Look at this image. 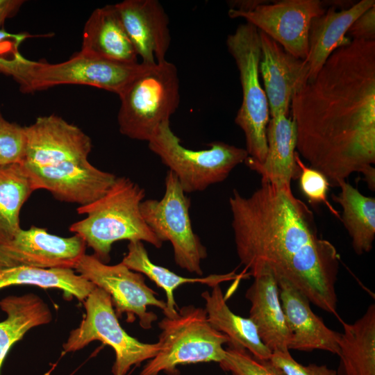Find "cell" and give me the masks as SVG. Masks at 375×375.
I'll list each match as a JSON object with an SVG mask.
<instances>
[{
	"instance_id": "11",
	"label": "cell",
	"mask_w": 375,
	"mask_h": 375,
	"mask_svg": "<svg viewBox=\"0 0 375 375\" xmlns=\"http://www.w3.org/2000/svg\"><path fill=\"white\" fill-rule=\"evenodd\" d=\"M76 272L106 291L111 297L117 317L126 314L128 322L139 319L144 329L152 327L158 316L148 311L149 306L166 309V302L157 298L158 293L145 283L144 275L128 268L122 262L110 265L94 255L84 254L74 267Z\"/></svg>"
},
{
	"instance_id": "5",
	"label": "cell",
	"mask_w": 375,
	"mask_h": 375,
	"mask_svg": "<svg viewBox=\"0 0 375 375\" xmlns=\"http://www.w3.org/2000/svg\"><path fill=\"white\" fill-rule=\"evenodd\" d=\"M158 325L161 331L159 351L147 362L140 375H178L179 365L219 363L225 356L223 345L230 340L212 326L204 308L183 306L175 317H165Z\"/></svg>"
},
{
	"instance_id": "37",
	"label": "cell",
	"mask_w": 375,
	"mask_h": 375,
	"mask_svg": "<svg viewBox=\"0 0 375 375\" xmlns=\"http://www.w3.org/2000/svg\"><path fill=\"white\" fill-rule=\"evenodd\" d=\"M232 374V375H235V374Z\"/></svg>"
},
{
	"instance_id": "1",
	"label": "cell",
	"mask_w": 375,
	"mask_h": 375,
	"mask_svg": "<svg viewBox=\"0 0 375 375\" xmlns=\"http://www.w3.org/2000/svg\"><path fill=\"white\" fill-rule=\"evenodd\" d=\"M298 154L338 187L375 163V40L337 48L290 105Z\"/></svg>"
},
{
	"instance_id": "16",
	"label": "cell",
	"mask_w": 375,
	"mask_h": 375,
	"mask_svg": "<svg viewBox=\"0 0 375 375\" xmlns=\"http://www.w3.org/2000/svg\"><path fill=\"white\" fill-rule=\"evenodd\" d=\"M142 62L152 65L166 60L171 42L169 18L157 0H125L114 4Z\"/></svg>"
},
{
	"instance_id": "32",
	"label": "cell",
	"mask_w": 375,
	"mask_h": 375,
	"mask_svg": "<svg viewBox=\"0 0 375 375\" xmlns=\"http://www.w3.org/2000/svg\"><path fill=\"white\" fill-rule=\"evenodd\" d=\"M296 161L300 169L299 175L300 190L307 199L312 203H324L337 217L338 212L327 201V194L330 183L326 176L320 172L306 166L300 159L297 152Z\"/></svg>"
},
{
	"instance_id": "20",
	"label": "cell",
	"mask_w": 375,
	"mask_h": 375,
	"mask_svg": "<svg viewBox=\"0 0 375 375\" xmlns=\"http://www.w3.org/2000/svg\"><path fill=\"white\" fill-rule=\"evenodd\" d=\"M267 152L259 163L248 156L246 165L261 176V180L281 187H291L299 178L300 169L296 161V126L292 117L278 115L269 120L267 127Z\"/></svg>"
},
{
	"instance_id": "15",
	"label": "cell",
	"mask_w": 375,
	"mask_h": 375,
	"mask_svg": "<svg viewBox=\"0 0 375 375\" xmlns=\"http://www.w3.org/2000/svg\"><path fill=\"white\" fill-rule=\"evenodd\" d=\"M24 127L26 149L24 163L42 166L88 160L92 148L90 138L62 117L55 115L40 117Z\"/></svg>"
},
{
	"instance_id": "29",
	"label": "cell",
	"mask_w": 375,
	"mask_h": 375,
	"mask_svg": "<svg viewBox=\"0 0 375 375\" xmlns=\"http://www.w3.org/2000/svg\"><path fill=\"white\" fill-rule=\"evenodd\" d=\"M35 190L22 164L0 166V243L11 240L22 228L21 209Z\"/></svg>"
},
{
	"instance_id": "22",
	"label": "cell",
	"mask_w": 375,
	"mask_h": 375,
	"mask_svg": "<svg viewBox=\"0 0 375 375\" xmlns=\"http://www.w3.org/2000/svg\"><path fill=\"white\" fill-rule=\"evenodd\" d=\"M81 51L112 61L138 62L114 5L97 8L90 15L84 26Z\"/></svg>"
},
{
	"instance_id": "19",
	"label": "cell",
	"mask_w": 375,
	"mask_h": 375,
	"mask_svg": "<svg viewBox=\"0 0 375 375\" xmlns=\"http://www.w3.org/2000/svg\"><path fill=\"white\" fill-rule=\"evenodd\" d=\"M253 278L245 293L251 303L249 318L272 353L290 351L291 333L281 306L277 280L268 271Z\"/></svg>"
},
{
	"instance_id": "14",
	"label": "cell",
	"mask_w": 375,
	"mask_h": 375,
	"mask_svg": "<svg viewBox=\"0 0 375 375\" xmlns=\"http://www.w3.org/2000/svg\"><path fill=\"white\" fill-rule=\"evenodd\" d=\"M35 190L44 189L60 201L85 206L100 199L117 176L89 161H65L48 165L22 164Z\"/></svg>"
},
{
	"instance_id": "28",
	"label": "cell",
	"mask_w": 375,
	"mask_h": 375,
	"mask_svg": "<svg viewBox=\"0 0 375 375\" xmlns=\"http://www.w3.org/2000/svg\"><path fill=\"white\" fill-rule=\"evenodd\" d=\"M16 285L59 289L65 297L81 301L97 288L71 268L18 267L0 270V290Z\"/></svg>"
},
{
	"instance_id": "35",
	"label": "cell",
	"mask_w": 375,
	"mask_h": 375,
	"mask_svg": "<svg viewBox=\"0 0 375 375\" xmlns=\"http://www.w3.org/2000/svg\"><path fill=\"white\" fill-rule=\"evenodd\" d=\"M351 40H375V6L362 14L350 26Z\"/></svg>"
},
{
	"instance_id": "12",
	"label": "cell",
	"mask_w": 375,
	"mask_h": 375,
	"mask_svg": "<svg viewBox=\"0 0 375 375\" xmlns=\"http://www.w3.org/2000/svg\"><path fill=\"white\" fill-rule=\"evenodd\" d=\"M319 0L262 1L247 10L230 8L231 18H243L265 33L293 56L305 60L308 53V35L312 20L325 12Z\"/></svg>"
},
{
	"instance_id": "26",
	"label": "cell",
	"mask_w": 375,
	"mask_h": 375,
	"mask_svg": "<svg viewBox=\"0 0 375 375\" xmlns=\"http://www.w3.org/2000/svg\"><path fill=\"white\" fill-rule=\"evenodd\" d=\"M127 253L122 262L130 269L147 276L166 294L165 317H174L178 314V306L174 292L180 285L188 283H201L211 288L221 282L238 278L235 272L225 274H211L206 277L188 278L176 274L169 269L158 265L150 260L147 251L141 241L128 242Z\"/></svg>"
},
{
	"instance_id": "4",
	"label": "cell",
	"mask_w": 375,
	"mask_h": 375,
	"mask_svg": "<svg viewBox=\"0 0 375 375\" xmlns=\"http://www.w3.org/2000/svg\"><path fill=\"white\" fill-rule=\"evenodd\" d=\"M119 132L149 142L177 110L179 78L175 65L167 60L147 65L118 94Z\"/></svg>"
},
{
	"instance_id": "9",
	"label": "cell",
	"mask_w": 375,
	"mask_h": 375,
	"mask_svg": "<svg viewBox=\"0 0 375 375\" xmlns=\"http://www.w3.org/2000/svg\"><path fill=\"white\" fill-rule=\"evenodd\" d=\"M85 315L79 326L69 332L62 344L65 353L83 349L90 342L99 340L112 347L115 358L112 375H126L133 366H140L159 351L156 343H144L129 335L120 325L110 296L96 288L84 302Z\"/></svg>"
},
{
	"instance_id": "7",
	"label": "cell",
	"mask_w": 375,
	"mask_h": 375,
	"mask_svg": "<svg viewBox=\"0 0 375 375\" xmlns=\"http://www.w3.org/2000/svg\"><path fill=\"white\" fill-rule=\"evenodd\" d=\"M148 145L176 176L185 194L224 181L249 156L245 149L220 141L209 143L206 149L186 148L172 131L170 122L160 126Z\"/></svg>"
},
{
	"instance_id": "18",
	"label": "cell",
	"mask_w": 375,
	"mask_h": 375,
	"mask_svg": "<svg viewBox=\"0 0 375 375\" xmlns=\"http://www.w3.org/2000/svg\"><path fill=\"white\" fill-rule=\"evenodd\" d=\"M286 323L291 333L289 350H322L339 354L340 333L329 328L314 313L310 302L288 282L277 281Z\"/></svg>"
},
{
	"instance_id": "25",
	"label": "cell",
	"mask_w": 375,
	"mask_h": 375,
	"mask_svg": "<svg viewBox=\"0 0 375 375\" xmlns=\"http://www.w3.org/2000/svg\"><path fill=\"white\" fill-rule=\"evenodd\" d=\"M6 318L0 322L1 369L10 348L31 329L50 323L53 316L48 305L34 293L8 296L0 300Z\"/></svg>"
},
{
	"instance_id": "30",
	"label": "cell",
	"mask_w": 375,
	"mask_h": 375,
	"mask_svg": "<svg viewBox=\"0 0 375 375\" xmlns=\"http://www.w3.org/2000/svg\"><path fill=\"white\" fill-rule=\"evenodd\" d=\"M219 363L222 369L235 375H284L270 361L260 360L243 349L227 347Z\"/></svg>"
},
{
	"instance_id": "6",
	"label": "cell",
	"mask_w": 375,
	"mask_h": 375,
	"mask_svg": "<svg viewBox=\"0 0 375 375\" xmlns=\"http://www.w3.org/2000/svg\"><path fill=\"white\" fill-rule=\"evenodd\" d=\"M226 46L235 61L242 90L235 122L244 132L249 156L262 163L267 152L269 108L259 78L262 53L258 30L249 23L241 24L228 35Z\"/></svg>"
},
{
	"instance_id": "23",
	"label": "cell",
	"mask_w": 375,
	"mask_h": 375,
	"mask_svg": "<svg viewBox=\"0 0 375 375\" xmlns=\"http://www.w3.org/2000/svg\"><path fill=\"white\" fill-rule=\"evenodd\" d=\"M201 297L210 324L228 338V347L245 349L260 360H269L272 353L261 341L255 324L229 308L219 284L212 286L211 292H203Z\"/></svg>"
},
{
	"instance_id": "36",
	"label": "cell",
	"mask_w": 375,
	"mask_h": 375,
	"mask_svg": "<svg viewBox=\"0 0 375 375\" xmlns=\"http://www.w3.org/2000/svg\"><path fill=\"white\" fill-rule=\"evenodd\" d=\"M24 3L23 0H0V30L5 21L13 17Z\"/></svg>"
},
{
	"instance_id": "27",
	"label": "cell",
	"mask_w": 375,
	"mask_h": 375,
	"mask_svg": "<svg viewBox=\"0 0 375 375\" xmlns=\"http://www.w3.org/2000/svg\"><path fill=\"white\" fill-rule=\"evenodd\" d=\"M338 195L333 200L342 207L341 220L347 231L355 253L369 252L375 238V199L361 194L358 190L342 181Z\"/></svg>"
},
{
	"instance_id": "34",
	"label": "cell",
	"mask_w": 375,
	"mask_h": 375,
	"mask_svg": "<svg viewBox=\"0 0 375 375\" xmlns=\"http://www.w3.org/2000/svg\"><path fill=\"white\" fill-rule=\"evenodd\" d=\"M269 361L284 375H337L336 370L325 365H303L298 362L292 357L290 351L272 352Z\"/></svg>"
},
{
	"instance_id": "2",
	"label": "cell",
	"mask_w": 375,
	"mask_h": 375,
	"mask_svg": "<svg viewBox=\"0 0 375 375\" xmlns=\"http://www.w3.org/2000/svg\"><path fill=\"white\" fill-rule=\"evenodd\" d=\"M229 206L236 252L249 274L268 271L336 315L340 256L319 236L312 211L291 187L261 180L249 197L234 190Z\"/></svg>"
},
{
	"instance_id": "10",
	"label": "cell",
	"mask_w": 375,
	"mask_h": 375,
	"mask_svg": "<svg viewBox=\"0 0 375 375\" xmlns=\"http://www.w3.org/2000/svg\"><path fill=\"white\" fill-rule=\"evenodd\" d=\"M165 187L161 199L142 201V215L161 242H171L176 264L190 273L201 276V261L207 257V251L192 228L190 199L171 170L166 174Z\"/></svg>"
},
{
	"instance_id": "33",
	"label": "cell",
	"mask_w": 375,
	"mask_h": 375,
	"mask_svg": "<svg viewBox=\"0 0 375 375\" xmlns=\"http://www.w3.org/2000/svg\"><path fill=\"white\" fill-rule=\"evenodd\" d=\"M26 33L13 34L0 30V73L14 78L25 60L19 51L21 43L29 37Z\"/></svg>"
},
{
	"instance_id": "8",
	"label": "cell",
	"mask_w": 375,
	"mask_h": 375,
	"mask_svg": "<svg viewBox=\"0 0 375 375\" xmlns=\"http://www.w3.org/2000/svg\"><path fill=\"white\" fill-rule=\"evenodd\" d=\"M148 65L112 61L80 51L67 60L49 64L26 59L14 80L28 93L60 85H84L119 94Z\"/></svg>"
},
{
	"instance_id": "17",
	"label": "cell",
	"mask_w": 375,
	"mask_h": 375,
	"mask_svg": "<svg viewBox=\"0 0 375 375\" xmlns=\"http://www.w3.org/2000/svg\"><path fill=\"white\" fill-rule=\"evenodd\" d=\"M258 32L262 53L259 72L269 115L288 116L293 96L308 81V66L304 60L288 52L265 33Z\"/></svg>"
},
{
	"instance_id": "21",
	"label": "cell",
	"mask_w": 375,
	"mask_h": 375,
	"mask_svg": "<svg viewBox=\"0 0 375 375\" xmlns=\"http://www.w3.org/2000/svg\"><path fill=\"white\" fill-rule=\"evenodd\" d=\"M374 6V0H361L340 10L331 7L312 20L308 35V53L304 60L308 68V81L317 75L337 48L351 40L346 37L349 28L362 14Z\"/></svg>"
},
{
	"instance_id": "24",
	"label": "cell",
	"mask_w": 375,
	"mask_h": 375,
	"mask_svg": "<svg viewBox=\"0 0 375 375\" xmlns=\"http://www.w3.org/2000/svg\"><path fill=\"white\" fill-rule=\"evenodd\" d=\"M337 375H375V305L353 323L340 320Z\"/></svg>"
},
{
	"instance_id": "31",
	"label": "cell",
	"mask_w": 375,
	"mask_h": 375,
	"mask_svg": "<svg viewBox=\"0 0 375 375\" xmlns=\"http://www.w3.org/2000/svg\"><path fill=\"white\" fill-rule=\"evenodd\" d=\"M26 149L25 127L8 122L0 111V166L23 164Z\"/></svg>"
},
{
	"instance_id": "13",
	"label": "cell",
	"mask_w": 375,
	"mask_h": 375,
	"mask_svg": "<svg viewBox=\"0 0 375 375\" xmlns=\"http://www.w3.org/2000/svg\"><path fill=\"white\" fill-rule=\"evenodd\" d=\"M86 247L76 234L60 237L35 226L21 228L11 240L0 243V270L18 267L74 269Z\"/></svg>"
},
{
	"instance_id": "3",
	"label": "cell",
	"mask_w": 375,
	"mask_h": 375,
	"mask_svg": "<svg viewBox=\"0 0 375 375\" xmlns=\"http://www.w3.org/2000/svg\"><path fill=\"white\" fill-rule=\"evenodd\" d=\"M145 190L126 176H119L100 199L78 206L80 215H87L73 223L69 230L81 236L103 263L110 260L112 245L119 240L146 242L157 249L162 242L146 224L140 210Z\"/></svg>"
}]
</instances>
